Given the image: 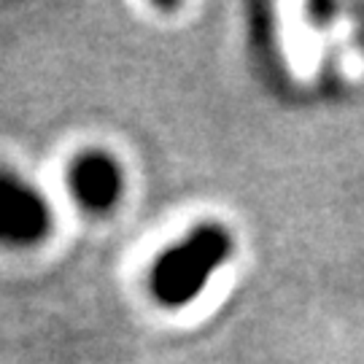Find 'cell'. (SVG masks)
Returning a JSON list of instances; mask_svg holds the SVG:
<instances>
[{
    "instance_id": "6da1fadb",
    "label": "cell",
    "mask_w": 364,
    "mask_h": 364,
    "mask_svg": "<svg viewBox=\"0 0 364 364\" xmlns=\"http://www.w3.org/2000/svg\"><path fill=\"white\" fill-rule=\"evenodd\" d=\"M232 235L219 224H203L178 240L151 267V294L165 308L195 302L224 262L232 257Z\"/></svg>"
},
{
    "instance_id": "7a4b0ae2",
    "label": "cell",
    "mask_w": 364,
    "mask_h": 364,
    "mask_svg": "<svg viewBox=\"0 0 364 364\" xmlns=\"http://www.w3.org/2000/svg\"><path fill=\"white\" fill-rule=\"evenodd\" d=\"M52 230V210L36 186L14 173H0V246L27 248Z\"/></svg>"
},
{
    "instance_id": "3957f363",
    "label": "cell",
    "mask_w": 364,
    "mask_h": 364,
    "mask_svg": "<svg viewBox=\"0 0 364 364\" xmlns=\"http://www.w3.org/2000/svg\"><path fill=\"white\" fill-rule=\"evenodd\" d=\"M70 192L84 208L90 210H108L114 208L124 189V176L114 156L105 151H87L70 165L68 173Z\"/></svg>"
}]
</instances>
